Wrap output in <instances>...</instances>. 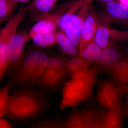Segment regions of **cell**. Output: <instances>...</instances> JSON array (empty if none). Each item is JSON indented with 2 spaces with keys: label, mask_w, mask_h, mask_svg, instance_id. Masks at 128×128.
Returning <instances> with one entry per match:
<instances>
[{
  "label": "cell",
  "mask_w": 128,
  "mask_h": 128,
  "mask_svg": "<svg viewBox=\"0 0 128 128\" xmlns=\"http://www.w3.org/2000/svg\"><path fill=\"white\" fill-rule=\"evenodd\" d=\"M48 99L42 90L17 88L9 95L5 116L14 121H28L36 118L46 109Z\"/></svg>",
  "instance_id": "1"
},
{
  "label": "cell",
  "mask_w": 128,
  "mask_h": 128,
  "mask_svg": "<svg viewBox=\"0 0 128 128\" xmlns=\"http://www.w3.org/2000/svg\"><path fill=\"white\" fill-rule=\"evenodd\" d=\"M92 0H80L67 2L62 5L53 14H48V18L57 23L78 48L82 24L90 9Z\"/></svg>",
  "instance_id": "2"
},
{
  "label": "cell",
  "mask_w": 128,
  "mask_h": 128,
  "mask_svg": "<svg viewBox=\"0 0 128 128\" xmlns=\"http://www.w3.org/2000/svg\"><path fill=\"white\" fill-rule=\"evenodd\" d=\"M99 72L96 64L71 76L62 89V98L59 105L61 112L77 106L90 96L96 84Z\"/></svg>",
  "instance_id": "3"
},
{
  "label": "cell",
  "mask_w": 128,
  "mask_h": 128,
  "mask_svg": "<svg viewBox=\"0 0 128 128\" xmlns=\"http://www.w3.org/2000/svg\"><path fill=\"white\" fill-rule=\"evenodd\" d=\"M51 58L40 50H34L22 57L15 68L12 87L31 89L45 71Z\"/></svg>",
  "instance_id": "4"
},
{
  "label": "cell",
  "mask_w": 128,
  "mask_h": 128,
  "mask_svg": "<svg viewBox=\"0 0 128 128\" xmlns=\"http://www.w3.org/2000/svg\"><path fill=\"white\" fill-rule=\"evenodd\" d=\"M66 61V59L62 57L50 58L46 70L34 83V86L51 91L62 89L67 81V78L70 76Z\"/></svg>",
  "instance_id": "5"
},
{
  "label": "cell",
  "mask_w": 128,
  "mask_h": 128,
  "mask_svg": "<svg viewBox=\"0 0 128 128\" xmlns=\"http://www.w3.org/2000/svg\"><path fill=\"white\" fill-rule=\"evenodd\" d=\"M28 6L25 8H21L12 16L6 26L1 30L0 34V80L1 82L9 66L6 58V50L11 39L16 33L17 30L23 20Z\"/></svg>",
  "instance_id": "6"
},
{
  "label": "cell",
  "mask_w": 128,
  "mask_h": 128,
  "mask_svg": "<svg viewBox=\"0 0 128 128\" xmlns=\"http://www.w3.org/2000/svg\"><path fill=\"white\" fill-rule=\"evenodd\" d=\"M96 84V99L102 107L108 110L123 96L122 86L112 77L98 79Z\"/></svg>",
  "instance_id": "7"
},
{
  "label": "cell",
  "mask_w": 128,
  "mask_h": 128,
  "mask_svg": "<svg viewBox=\"0 0 128 128\" xmlns=\"http://www.w3.org/2000/svg\"><path fill=\"white\" fill-rule=\"evenodd\" d=\"M94 41L102 50L105 48L110 41L118 43L128 42V31L113 29L105 24L98 23Z\"/></svg>",
  "instance_id": "8"
},
{
  "label": "cell",
  "mask_w": 128,
  "mask_h": 128,
  "mask_svg": "<svg viewBox=\"0 0 128 128\" xmlns=\"http://www.w3.org/2000/svg\"><path fill=\"white\" fill-rule=\"evenodd\" d=\"M98 25V15L91 8L82 24L78 50L79 56L81 54L86 47L94 41Z\"/></svg>",
  "instance_id": "9"
},
{
  "label": "cell",
  "mask_w": 128,
  "mask_h": 128,
  "mask_svg": "<svg viewBox=\"0 0 128 128\" xmlns=\"http://www.w3.org/2000/svg\"><path fill=\"white\" fill-rule=\"evenodd\" d=\"M28 38V35L24 31L16 32L12 38L6 50V58L9 66L10 64H15L16 68L23 57L24 50Z\"/></svg>",
  "instance_id": "10"
},
{
  "label": "cell",
  "mask_w": 128,
  "mask_h": 128,
  "mask_svg": "<svg viewBox=\"0 0 128 128\" xmlns=\"http://www.w3.org/2000/svg\"><path fill=\"white\" fill-rule=\"evenodd\" d=\"M116 43L110 41L106 47L102 50L99 62L97 64L99 72L111 73L119 62L120 53Z\"/></svg>",
  "instance_id": "11"
},
{
  "label": "cell",
  "mask_w": 128,
  "mask_h": 128,
  "mask_svg": "<svg viewBox=\"0 0 128 128\" xmlns=\"http://www.w3.org/2000/svg\"><path fill=\"white\" fill-rule=\"evenodd\" d=\"M102 14L110 22L124 24L128 22V8L118 0H112L106 3L105 10Z\"/></svg>",
  "instance_id": "12"
},
{
  "label": "cell",
  "mask_w": 128,
  "mask_h": 128,
  "mask_svg": "<svg viewBox=\"0 0 128 128\" xmlns=\"http://www.w3.org/2000/svg\"><path fill=\"white\" fill-rule=\"evenodd\" d=\"M125 118L122 96L115 105L108 110L103 128H122Z\"/></svg>",
  "instance_id": "13"
},
{
  "label": "cell",
  "mask_w": 128,
  "mask_h": 128,
  "mask_svg": "<svg viewBox=\"0 0 128 128\" xmlns=\"http://www.w3.org/2000/svg\"><path fill=\"white\" fill-rule=\"evenodd\" d=\"M82 110L84 116V128H103L108 109L99 105Z\"/></svg>",
  "instance_id": "14"
},
{
  "label": "cell",
  "mask_w": 128,
  "mask_h": 128,
  "mask_svg": "<svg viewBox=\"0 0 128 128\" xmlns=\"http://www.w3.org/2000/svg\"><path fill=\"white\" fill-rule=\"evenodd\" d=\"M85 118L82 110L77 106L73 108L60 121L59 128H84Z\"/></svg>",
  "instance_id": "15"
},
{
  "label": "cell",
  "mask_w": 128,
  "mask_h": 128,
  "mask_svg": "<svg viewBox=\"0 0 128 128\" xmlns=\"http://www.w3.org/2000/svg\"><path fill=\"white\" fill-rule=\"evenodd\" d=\"M58 26L54 21L48 18H42L33 26L30 32V36L36 34H43L54 32Z\"/></svg>",
  "instance_id": "16"
},
{
  "label": "cell",
  "mask_w": 128,
  "mask_h": 128,
  "mask_svg": "<svg viewBox=\"0 0 128 128\" xmlns=\"http://www.w3.org/2000/svg\"><path fill=\"white\" fill-rule=\"evenodd\" d=\"M111 73L113 78L121 86L128 84V62L126 60H120Z\"/></svg>",
  "instance_id": "17"
},
{
  "label": "cell",
  "mask_w": 128,
  "mask_h": 128,
  "mask_svg": "<svg viewBox=\"0 0 128 128\" xmlns=\"http://www.w3.org/2000/svg\"><path fill=\"white\" fill-rule=\"evenodd\" d=\"M102 50L99 48L94 40L87 45L79 57L91 64H97L100 58Z\"/></svg>",
  "instance_id": "18"
},
{
  "label": "cell",
  "mask_w": 128,
  "mask_h": 128,
  "mask_svg": "<svg viewBox=\"0 0 128 128\" xmlns=\"http://www.w3.org/2000/svg\"><path fill=\"white\" fill-rule=\"evenodd\" d=\"M56 43L65 54L71 56L79 54L78 48L61 31L56 32Z\"/></svg>",
  "instance_id": "19"
},
{
  "label": "cell",
  "mask_w": 128,
  "mask_h": 128,
  "mask_svg": "<svg viewBox=\"0 0 128 128\" xmlns=\"http://www.w3.org/2000/svg\"><path fill=\"white\" fill-rule=\"evenodd\" d=\"M66 65L70 76L76 72L86 70L92 67L90 63L79 56L67 60Z\"/></svg>",
  "instance_id": "20"
},
{
  "label": "cell",
  "mask_w": 128,
  "mask_h": 128,
  "mask_svg": "<svg viewBox=\"0 0 128 128\" xmlns=\"http://www.w3.org/2000/svg\"><path fill=\"white\" fill-rule=\"evenodd\" d=\"M30 38L34 44L41 48H50L56 43V33L55 32L34 34Z\"/></svg>",
  "instance_id": "21"
},
{
  "label": "cell",
  "mask_w": 128,
  "mask_h": 128,
  "mask_svg": "<svg viewBox=\"0 0 128 128\" xmlns=\"http://www.w3.org/2000/svg\"><path fill=\"white\" fill-rule=\"evenodd\" d=\"M57 1L56 0H34L28 5V9L46 14L54 8Z\"/></svg>",
  "instance_id": "22"
},
{
  "label": "cell",
  "mask_w": 128,
  "mask_h": 128,
  "mask_svg": "<svg viewBox=\"0 0 128 128\" xmlns=\"http://www.w3.org/2000/svg\"><path fill=\"white\" fill-rule=\"evenodd\" d=\"M18 0H0V23L6 21L14 11Z\"/></svg>",
  "instance_id": "23"
},
{
  "label": "cell",
  "mask_w": 128,
  "mask_h": 128,
  "mask_svg": "<svg viewBox=\"0 0 128 128\" xmlns=\"http://www.w3.org/2000/svg\"><path fill=\"white\" fill-rule=\"evenodd\" d=\"M12 87V82H9L0 89V118L5 116L9 102V92Z\"/></svg>",
  "instance_id": "24"
},
{
  "label": "cell",
  "mask_w": 128,
  "mask_h": 128,
  "mask_svg": "<svg viewBox=\"0 0 128 128\" xmlns=\"http://www.w3.org/2000/svg\"><path fill=\"white\" fill-rule=\"evenodd\" d=\"M60 116L58 114L52 118L38 122L29 128H59Z\"/></svg>",
  "instance_id": "25"
},
{
  "label": "cell",
  "mask_w": 128,
  "mask_h": 128,
  "mask_svg": "<svg viewBox=\"0 0 128 128\" xmlns=\"http://www.w3.org/2000/svg\"><path fill=\"white\" fill-rule=\"evenodd\" d=\"M123 94L125 99L124 102V111L125 118L128 122V92L126 91L123 90Z\"/></svg>",
  "instance_id": "26"
},
{
  "label": "cell",
  "mask_w": 128,
  "mask_h": 128,
  "mask_svg": "<svg viewBox=\"0 0 128 128\" xmlns=\"http://www.w3.org/2000/svg\"><path fill=\"white\" fill-rule=\"evenodd\" d=\"M0 128H14L11 124L4 118L0 119Z\"/></svg>",
  "instance_id": "27"
},
{
  "label": "cell",
  "mask_w": 128,
  "mask_h": 128,
  "mask_svg": "<svg viewBox=\"0 0 128 128\" xmlns=\"http://www.w3.org/2000/svg\"><path fill=\"white\" fill-rule=\"evenodd\" d=\"M118 1L128 8V0H119Z\"/></svg>",
  "instance_id": "28"
},
{
  "label": "cell",
  "mask_w": 128,
  "mask_h": 128,
  "mask_svg": "<svg viewBox=\"0 0 128 128\" xmlns=\"http://www.w3.org/2000/svg\"><path fill=\"white\" fill-rule=\"evenodd\" d=\"M122 87L123 90L128 92V84L127 86H122Z\"/></svg>",
  "instance_id": "29"
},
{
  "label": "cell",
  "mask_w": 128,
  "mask_h": 128,
  "mask_svg": "<svg viewBox=\"0 0 128 128\" xmlns=\"http://www.w3.org/2000/svg\"><path fill=\"white\" fill-rule=\"evenodd\" d=\"M18 2H21L22 3H26L29 2V0H18Z\"/></svg>",
  "instance_id": "30"
},
{
  "label": "cell",
  "mask_w": 128,
  "mask_h": 128,
  "mask_svg": "<svg viewBox=\"0 0 128 128\" xmlns=\"http://www.w3.org/2000/svg\"><path fill=\"white\" fill-rule=\"evenodd\" d=\"M127 60V61H128V59H127V60Z\"/></svg>",
  "instance_id": "31"
},
{
  "label": "cell",
  "mask_w": 128,
  "mask_h": 128,
  "mask_svg": "<svg viewBox=\"0 0 128 128\" xmlns=\"http://www.w3.org/2000/svg\"><path fill=\"white\" fill-rule=\"evenodd\" d=\"M124 91H125V90H124ZM126 92H128V91H126Z\"/></svg>",
  "instance_id": "32"
}]
</instances>
